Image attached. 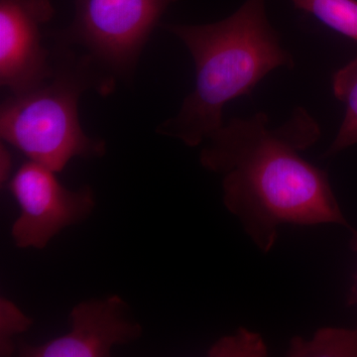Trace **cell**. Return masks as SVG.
Here are the masks:
<instances>
[{"label":"cell","instance_id":"cell-9","mask_svg":"<svg viewBox=\"0 0 357 357\" xmlns=\"http://www.w3.org/2000/svg\"><path fill=\"white\" fill-rule=\"evenodd\" d=\"M290 356H357V326L347 328H321L311 340L294 338L288 351Z\"/></svg>","mask_w":357,"mask_h":357},{"label":"cell","instance_id":"cell-10","mask_svg":"<svg viewBox=\"0 0 357 357\" xmlns=\"http://www.w3.org/2000/svg\"><path fill=\"white\" fill-rule=\"evenodd\" d=\"M326 27L357 42V0H292Z\"/></svg>","mask_w":357,"mask_h":357},{"label":"cell","instance_id":"cell-13","mask_svg":"<svg viewBox=\"0 0 357 357\" xmlns=\"http://www.w3.org/2000/svg\"><path fill=\"white\" fill-rule=\"evenodd\" d=\"M356 303H357V289H356Z\"/></svg>","mask_w":357,"mask_h":357},{"label":"cell","instance_id":"cell-4","mask_svg":"<svg viewBox=\"0 0 357 357\" xmlns=\"http://www.w3.org/2000/svg\"><path fill=\"white\" fill-rule=\"evenodd\" d=\"M177 0H75L76 15L64 45L84 49L103 74L129 77L150 35Z\"/></svg>","mask_w":357,"mask_h":357},{"label":"cell","instance_id":"cell-3","mask_svg":"<svg viewBox=\"0 0 357 357\" xmlns=\"http://www.w3.org/2000/svg\"><path fill=\"white\" fill-rule=\"evenodd\" d=\"M54 61L55 70L50 79L31 91L11 95L2 103L0 134L30 161L56 173L75 157L93 158L105 153L103 141L84 133L79 102L88 89L107 95L115 81L84 54L66 50Z\"/></svg>","mask_w":357,"mask_h":357},{"label":"cell","instance_id":"cell-6","mask_svg":"<svg viewBox=\"0 0 357 357\" xmlns=\"http://www.w3.org/2000/svg\"><path fill=\"white\" fill-rule=\"evenodd\" d=\"M54 13L50 0H0V84L11 95L31 91L54 74L43 36Z\"/></svg>","mask_w":357,"mask_h":357},{"label":"cell","instance_id":"cell-2","mask_svg":"<svg viewBox=\"0 0 357 357\" xmlns=\"http://www.w3.org/2000/svg\"><path fill=\"white\" fill-rule=\"evenodd\" d=\"M165 28L191 53L196 79L178 114L160 123L156 132L189 147L199 146L225 123L227 102L250 96L272 70L295 66L268 20L265 0H246L218 22Z\"/></svg>","mask_w":357,"mask_h":357},{"label":"cell","instance_id":"cell-11","mask_svg":"<svg viewBox=\"0 0 357 357\" xmlns=\"http://www.w3.org/2000/svg\"><path fill=\"white\" fill-rule=\"evenodd\" d=\"M32 319L25 316L11 301L0 300V354L9 356L13 354V338L18 333L27 331Z\"/></svg>","mask_w":357,"mask_h":357},{"label":"cell","instance_id":"cell-1","mask_svg":"<svg viewBox=\"0 0 357 357\" xmlns=\"http://www.w3.org/2000/svg\"><path fill=\"white\" fill-rule=\"evenodd\" d=\"M321 136L318 122L297 107L276 128L257 112L225 122L204 141L199 162L222 176L225 206L262 252L271 250L286 223H335L349 230L357 249V230L342 213L328 173L301 156Z\"/></svg>","mask_w":357,"mask_h":357},{"label":"cell","instance_id":"cell-5","mask_svg":"<svg viewBox=\"0 0 357 357\" xmlns=\"http://www.w3.org/2000/svg\"><path fill=\"white\" fill-rule=\"evenodd\" d=\"M9 189L20 206L11 231L20 248H46L61 230L83 222L95 208L91 187L70 191L61 185L54 171L36 162L21 167Z\"/></svg>","mask_w":357,"mask_h":357},{"label":"cell","instance_id":"cell-7","mask_svg":"<svg viewBox=\"0 0 357 357\" xmlns=\"http://www.w3.org/2000/svg\"><path fill=\"white\" fill-rule=\"evenodd\" d=\"M72 330L43 344L22 342L20 356L26 357L109 356L114 345L135 342L142 326L129 317L128 306L119 296L91 300L77 305L70 312Z\"/></svg>","mask_w":357,"mask_h":357},{"label":"cell","instance_id":"cell-8","mask_svg":"<svg viewBox=\"0 0 357 357\" xmlns=\"http://www.w3.org/2000/svg\"><path fill=\"white\" fill-rule=\"evenodd\" d=\"M333 89L335 98L345 105V114L325 157L333 156L357 144V57L335 73Z\"/></svg>","mask_w":357,"mask_h":357},{"label":"cell","instance_id":"cell-12","mask_svg":"<svg viewBox=\"0 0 357 357\" xmlns=\"http://www.w3.org/2000/svg\"><path fill=\"white\" fill-rule=\"evenodd\" d=\"M11 170H13V158L3 145H1L0 149V178L1 183H6L10 177Z\"/></svg>","mask_w":357,"mask_h":357}]
</instances>
